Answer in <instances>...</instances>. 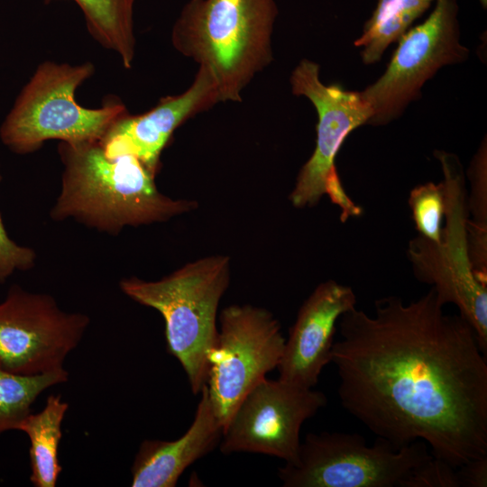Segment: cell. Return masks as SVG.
Returning <instances> with one entry per match:
<instances>
[{"label": "cell", "instance_id": "obj_7", "mask_svg": "<svg viewBox=\"0 0 487 487\" xmlns=\"http://www.w3.org/2000/svg\"><path fill=\"white\" fill-rule=\"evenodd\" d=\"M431 456L422 441L396 448L381 437L367 446L358 434L308 433L296 463L279 468L278 476L285 487H400Z\"/></svg>", "mask_w": 487, "mask_h": 487}, {"label": "cell", "instance_id": "obj_22", "mask_svg": "<svg viewBox=\"0 0 487 487\" xmlns=\"http://www.w3.org/2000/svg\"><path fill=\"white\" fill-rule=\"evenodd\" d=\"M400 487H461L457 467L431 456L412 470L400 482Z\"/></svg>", "mask_w": 487, "mask_h": 487}, {"label": "cell", "instance_id": "obj_21", "mask_svg": "<svg viewBox=\"0 0 487 487\" xmlns=\"http://www.w3.org/2000/svg\"><path fill=\"white\" fill-rule=\"evenodd\" d=\"M409 206L418 235L431 242H439L446 210L443 182L416 186L409 193Z\"/></svg>", "mask_w": 487, "mask_h": 487}, {"label": "cell", "instance_id": "obj_2", "mask_svg": "<svg viewBox=\"0 0 487 487\" xmlns=\"http://www.w3.org/2000/svg\"><path fill=\"white\" fill-rule=\"evenodd\" d=\"M58 152L64 170L51 211L56 221L74 218L115 235L124 226L164 222L197 207L195 201L160 192L156 173L138 158H108L97 141L60 142Z\"/></svg>", "mask_w": 487, "mask_h": 487}, {"label": "cell", "instance_id": "obj_8", "mask_svg": "<svg viewBox=\"0 0 487 487\" xmlns=\"http://www.w3.org/2000/svg\"><path fill=\"white\" fill-rule=\"evenodd\" d=\"M219 320L206 385L224 429L246 394L278 367L286 339L279 321L262 308L232 305L223 309Z\"/></svg>", "mask_w": 487, "mask_h": 487}, {"label": "cell", "instance_id": "obj_1", "mask_svg": "<svg viewBox=\"0 0 487 487\" xmlns=\"http://www.w3.org/2000/svg\"><path fill=\"white\" fill-rule=\"evenodd\" d=\"M431 288L390 296L338 321L331 363L345 409L401 448L422 441L452 465L487 456V360L473 327Z\"/></svg>", "mask_w": 487, "mask_h": 487}, {"label": "cell", "instance_id": "obj_3", "mask_svg": "<svg viewBox=\"0 0 487 487\" xmlns=\"http://www.w3.org/2000/svg\"><path fill=\"white\" fill-rule=\"evenodd\" d=\"M275 0H188L171 31L173 47L207 70L221 101L242 91L272 61Z\"/></svg>", "mask_w": 487, "mask_h": 487}, {"label": "cell", "instance_id": "obj_10", "mask_svg": "<svg viewBox=\"0 0 487 487\" xmlns=\"http://www.w3.org/2000/svg\"><path fill=\"white\" fill-rule=\"evenodd\" d=\"M89 322L85 314L63 311L49 294L14 285L0 303V366L23 376L64 369Z\"/></svg>", "mask_w": 487, "mask_h": 487}, {"label": "cell", "instance_id": "obj_15", "mask_svg": "<svg viewBox=\"0 0 487 487\" xmlns=\"http://www.w3.org/2000/svg\"><path fill=\"white\" fill-rule=\"evenodd\" d=\"M199 393L194 420L179 438L141 443L131 467V486L174 487L190 464L219 445L223 427L214 414L207 385Z\"/></svg>", "mask_w": 487, "mask_h": 487}, {"label": "cell", "instance_id": "obj_4", "mask_svg": "<svg viewBox=\"0 0 487 487\" xmlns=\"http://www.w3.org/2000/svg\"><path fill=\"white\" fill-rule=\"evenodd\" d=\"M229 283L230 258L225 255L191 262L158 280L131 277L119 282L127 297L161 313L167 351L180 363L194 394L207 383L218 305Z\"/></svg>", "mask_w": 487, "mask_h": 487}, {"label": "cell", "instance_id": "obj_9", "mask_svg": "<svg viewBox=\"0 0 487 487\" xmlns=\"http://www.w3.org/2000/svg\"><path fill=\"white\" fill-rule=\"evenodd\" d=\"M457 12L455 0H435L427 18L398 41L384 73L361 91L372 110L370 124L398 117L439 69L468 58L469 51L459 41Z\"/></svg>", "mask_w": 487, "mask_h": 487}, {"label": "cell", "instance_id": "obj_24", "mask_svg": "<svg viewBox=\"0 0 487 487\" xmlns=\"http://www.w3.org/2000/svg\"><path fill=\"white\" fill-rule=\"evenodd\" d=\"M461 487L487 486V456L470 460L457 467Z\"/></svg>", "mask_w": 487, "mask_h": 487}, {"label": "cell", "instance_id": "obj_12", "mask_svg": "<svg viewBox=\"0 0 487 487\" xmlns=\"http://www.w3.org/2000/svg\"><path fill=\"white\" fill-rule=\"evenodd\" d=\"M294 95L307 97L317 113L315 149L300 169L289 199L298 208L316 206L326 195L329 179L337 173L335 159L347 138L359 126L369 124L372 110L361 91H349L338 84L325 85L319 66L302 60L290 77Z\"/></svg>", "mask_w": 487, "mask_h": 487}, {"label": "cell", "instance_id": "obj_18", "mask_svg": "<svg viewBox=\"0 0 487 487\" xmlns=\"http://www.w3.org/2000/svg\"><path fill=\"white\" fill-rule=\"evenodd\" d=\"M433 2L435 0H378L362 35L354 41L356 47L362 48L363 61L365 64L378 62L388 46L398 41Z\"/></svg>", "mask_w": 487, "mask_h": 487}, {"label": "cell", "instance_id": "obj_23", "mask_svg": "<svg viewBox=\"0 0 487 487\" xmlns=\"http://www.w3.org/2000/svg\"><path fill=\"white\" fill-rule=\"evenodd\" d=\"M35 260L36 254L32 249L20 246L11 240L0 215V282H5L14 270L26 271L32 268Z\"/></svg>", "mask_w": 487, "mask_h": 487}, {"label": "cell", "instance_id": "obj_14", "mask_svg": "<svg viewBox=\"0 0 487 487\" xmlns=\"http://www.w3.org/2000/svg\"><path fill=\"white\" fill-rule=\"evenodd\" d=\"M355 305L351 287L333 280L317 285L301 305L289 329L277 367L279 379L305 388L317 385L323 368L331 363L336 325Z\"/></svg>", "mask_w": 487, "mask_h": 487}, {"label": "cell", "instance_id": "obj_16", "mask_svg": "<svg viewBox=\"0 0 487 487\" xmlns=\"http://www.w3.org/2000/svg\"><path fill=\"white\" fill-rule=\"evenodd\" d=\"M68 409L69 404L60 395L51 394L40 412H30L16 428L30 441V482L35 487L56 486L62 471L58 450Z\"/></svg>", "mask_w": 487, "mask_h": 487}, {"label": "cell", "instance_id": "obj_17", "mask_svg": "<svg viewBox=\"0 0 487 487\" xmlns=\"http://www.w3.org/2000/svg\"><path fill=\"white\" fill-rule=\"evenodd\" d=\"M72 1L80 8L88 32L94 40L103 48L117 54L124 67L130 69L135 55V0Z\"/></svg>", "mask_w": 487, "mask_h": 487}, {"label": "cell", "instance_id": "obj_13", "mask_svg": "<svg viewBox=\"0 0 487 487\" xmlns=\"http://www.w3.org/2000/svg\"><path fill=\"white\" fill-rule=\"evenodd\" d=\"M218 102L215 79L207 70L198 68L186 91L161 98L143 114L126 113L113 124L99 142L108 158L132 155L156 173L161 153L174 131Z\"/></svg>", "mask_w": 487, "mask_h": 487}, {"label": "cell", "instance_id": "obj_5", "mask_svg": "<svg viewBox=\"0 0 487 487\" xmlns=\"http://www.w3.org/2000/svg\"><path fill=\"white\" fill-rule=\"evenodd\" d=\"M95 71L87 61L79 65L42 62L23 87L0 128L12 152L26 154L44 142H100L113 124L128 113L124 103L110 97L97 108L76 101V91Z\"/></svg>", "mask_w": 487, "mask_h": 487}, {"label": "cell", "instance_id": "obj_11", "mask_svg": "<svg viewBox=\"0 0 487 487\" xmlns=\"http://www.w3.org/2000/svg\"><path fill=\"white\" fill-rule=\"evenodd\" d=\"M326 405L321 391L265 378L235 409L223 429L220 451L262 454L295 464L303 423Z\"/></svg>", "mask_w": 487, "mask_h": 487}, {"label": "cell", "instance_id": "obj_6", "mask_svg": "<svg viewBox=\"0 0 487 487\" xmlns=\"http://www.w3.org/2000/svg\"><path fill=\"white\" fill-rule=\"evenodd\" d=\"M444 174L445 224L439 242L420 235L410 241L408 255L418 280L430 284L446 304H454L473 327L487 353V287L472 264L467 233L466 189L458 158L436 152Z\"/></svg>", "mask_w": 487, "mask_h": 487}, {"label": "cell", "instance_id": "obj_20", "mask_svg": "<svg viewBox=\"0 0 487 487\" xmlns=\"http://www.w3.org/2000/svg\"><path fill=\"white\" fill-rule=\"evenodd\" d=\"M472 189L466 198L469 253L476 274L486 280L487 223H486V149H480L471 169Z\"/></svg>", "mask_w": 487, "mask_h": 487}, {"label": "cell", "instance_id": "obj_19", "mask_svg": "<svg viewBox=\"0 0 487 487\" xmlns=\"http://www.w3.org/2000/svg\"><path fill=\"white\" fill-rule=\"evenodd\" d=\"M69 372L64 369L34 376L12 373L0 366V435L16 430L32 412L36 399L48 388L64 383Z\"/></svg>", "mask_w": 487, "mask_h": 487}]
</instances>
